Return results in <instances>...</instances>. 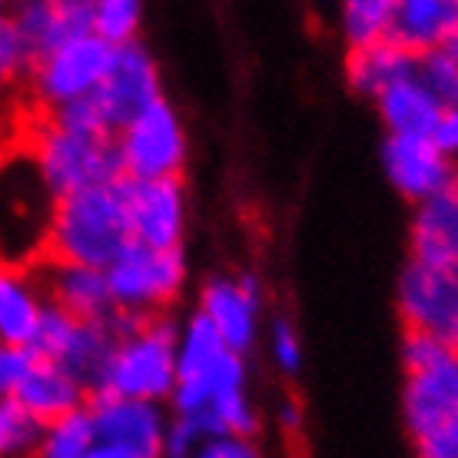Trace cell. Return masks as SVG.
Here are the masks:
<instances>
[{"mask_svg":"<svg viewBox=\"0 0 458 458\" xmlns=\"http://www.w3.org/2000/svg\"><path fill=\"white\" fill-rule=\"evenodd\" d=\"M143 7L137 0H93V37H100L106 47L137 44Z\"/></svg>","mask_w":458,"mask_h":458,"instance_id":"484cf974","label":"cell"},{"mask_svg":"<svg viewBox=\"0 0 458 458\" xmlns=\"http://www.w3.org/2000/svg\"><path fill=\"white\" fill-rule=\"evenodd\" d=\"M27 366H30V352L27 349L0 345V399H11Z\"/></svg>","mask_w":458,"mask_h":458,"instance_id":"e575fe53","label":"cell"},{"mask_svg":"<svg viewBox=\"0 0 458 458\" xmlns=\"http://www.w3.org/2000/svg\"><path fill=\"white\" fill-rule=\"evenodd\" d=\"M199 316L216 329L229 352L246 355L259 335V316H263V286L256 276H213L199 289Z\"/></svg>","mask_w":458,"mask_h":458,"instance_id":"7c38bea8","label":"cell"},{"mask_svg":"<svg viewBox=\"0 0 458 458\" xmlns=\"http://www.w3.org/2000/svg\"><path fill=\"white\" fill-rule=\"evenodd\" d=\"M269 352H273V362L279 366V372H286V376H296L302 369V339H299V329L293 326V319L279 316L273 322Z\"/></svg>","mask_w":458,"mask_h":458,"instance_id":"4dcf8cb0","label":"cell"},{"mask_svg":"<svg viewBox=\"0 0 458 458\" xmlns=\"http://www.w3.org/2000/svg\"><path fill=\"white\" fill-rule=\"evenodd\" d=\"M106 286L116 312L130 316H166L186 286L183 250H153V246H130V250L106 269Z\"/></svg>","mask_w":458,"mask_h":458,"instance_id":"5b68a950","label":"cell"},{"mask_svg":"<svg viewBox=\"0 0 458 458\" xmlns=\"http://www.w3.org/2000/svg\"><path fill=\"white\" fill-rule=\"evenodd\" d=\"M438 50H442V54H445L448 60H455V64H458V23H455V30L448 34V40L442 47H438Z\"/></svg>","mask_w":458,"mask_h":458,"instance_id":"74e56055","label":"cell"},{"mask_svg":"<svg viewBox=\"0 0 458 458\" xmlns=\"http://www.w3.org/2000/svg\"><path fill=\"white\" fill-rule=\"evenodd\" d=\"M87 405L97 425V445H110L130 458H163L170 422L163 405L116 395H90Z\"/></svg>","mask_w":458,"mask_h":458,"instance_id":"4fadbf2b","label":"cell"},{"mask_svg":"<svg viewBox=\"0 0 458 458\" xmlns=\"http://www.w3.org/2000/svg\"><path fill=\"white\" fill-rule=\"evenodd\" d=\"M382 166L395 193L409 203H425L428 196L445 190L458 176V166L448 163L428 137H386L382 143Z\"/></svg>","mask_w":458,"mask_h":458,"instance_id":"5bb4252c","label":"cell"},{"mask_svg":"<svg viewBox=\"0 0 458 458\" xmlns=\"http://www.w3.org/2000/svg\"><path fill=\"white\" fill-rule=\"evenodd\" d=\"M130 246H133V236H130L120 180H116L110 186L54 199L44 233V250L37 259L87 266V269L106 273Z\"/></svg>","mask_w":458,"mask_h":458,"instance_id":"6da1fadb","label":"cell"},{"mask_svg":"<svg viewBox=\"0 0 458 458\" xmlns=\"http://www.w3.org/2000/svg\"><path fill=\"white\" fill-rule=\"evenodd\" d=\"M246 392V359L229 352L199 312L183 322L176 335V389L173 415H199L223 395Z\"/></svg>","mask_w":458,"mask_h":458,"instance_id":"277c9868","label":"cell"},{"mask_svg":"<svg viewBox=\"0 0 458 458\" xmlns=\"http://www.w3.org/2000/svg\"><path fill=\"white\" fill-rule=\"evenodd\" d=\"M452 349H455V345L445 343V339H438V335L405 333V339H402V362H405V369H419V366H428V362L442 359V355H448Z\"/></svg>","mask_w":458,"mask_h":458,"instance_id":"d6a6232c","label":"cell"},{"mask_svg":"<svg viewBox=\"0 0 458 458\" xmlns=\"http://www.w3.org/2000/svg\"><path fill=\"white\" fill-rule=\"evenodd\" d=\"M402 412L409 436L419 438L448 415L458 412V352L428 362L419 369H405V392H402Z\"/></svg>","mask_w":458,"mask_h":458,"instance_id":"2e32d148","label":"cell"},{"mask_svg":"<svg viewBox=\"0 0 458 458\" xmlns=\"http://www.w3.org/2000/svg\"><path fill=\"white\" fill-rule=\"evenodd\" d=\"M419 458H458V412L448 415L445 422L428 428L425 436L412 438Z\"/></svg>","mask_w":458,"mask_h":458,"instance_id":"1f68e13d","label":"cell"},{"mask_svg":"<svg viewBox=\"0 0 458 458\" xmlns=\"http://www.w3.org/2000/svg\"><path fill=\"white\" fill-rule=\"evenodd\" d=\"M392 17H395V0H345L339 13L345 47L366 50L392 40Z\"/></svg>","mask_w":458,"mask_h":458,"instance_id":"cb8c5ba5","label":"cell"},{"mask_svg":"<svg viewBox=\"0 0 458 458\" xmlns=\"http://www.w3.org/2000/svg\"><path fill=\"white\" fill-rule=\"evenodd\" d=\"M11 17L37 60L67 40L93 34V0H27L13 4Z\"/></svg>","mask_w":458,"mask_h":458,"instance_id":"ac0fdd59","label":"cell"},{"mask_svg":"<svg viewBox=\"0 0 458 458\" xmlns=\"http://www.w3.org/2000/svg\"><path fill=\"white\" fill-rule=\"evenodd\" d=\"M90 100L97 106L100 120H104V126L116 137L130 120H137L143 110H149L157 100H163L160 67H157L153 54L140 40L116 47L104 83L97 87Z\"/></svg>","mask_w":458,"mask_h":458,"instance_id":"9c48e42d","label":"cell"},{"mask_svg":"<svg viewBox=\"0 0 458 458\" xmlns=\"http://www.w3.org/2000/svg\"><path fill=\"white\" fill-rule=\"evenodd\" d=\"M399 316L405 333H428L452 343L458 329V269L409 259L399 279Z\"/></svg>","mask_w":458,"mask_h":458,"instance_id":"8fae6325","label":"cell"},{"mask_svg":"<svg viewBox=\"0 0 458 458\" xmlns=\"http://www.w3.org/2000/svg\"><path fill=\"white\" fill-rule=\"evenodd\" d=\"M126 223L137 246L180 250L186 229L183 180H120Z\"/></svg>","mask_w":458,"mask_h":458,"instance_id":"30bf717a","label":"cell"},{"mask_svg":"<svg viewBox=\"0 0 458 458\" xmlns=\"http://www.w3.org/2000/svg\"><path fill=\"white\" fill-rule=\"evenodd\" d=\"M176 335L180 329L166 316L140 319L130 333L116 339L93 395H116L153 405L170 402L176 389Z\"/></svg>","mask_w":458,"mask_h":458,"instance_id":"3957f363","label":"cell"},{"mask_svg":"<svg viewBox=\"0 0 458 458\" xmlns=\"http://www.w3.org/2000/svg\"><path fill=\"white\" fill-rule=\"evenodd\" d=\"M409 252L415 263L458 269V176L445 190L415 207Z\"/></svg>","mask_w":458,"mask_h":458,"instance_id":"e0dca14e","label":"cell"},{"mask_svg":"<svg viewBox=\"0 0 458 458\" xmlns=\"http://www.w3.org/2000/svg\"><path fill=\"white\" fill-rule=\"evenodd\" d=\"M97 448V425L90 405L44 425V436L34 458H87Z\"/></svg>","mask_w":458,"mask_h":458,"instance_id":"d4e9b609","label":"cell"},{"mask_svg":"<svg viewBox=\"0 0 458 458\" xmlns=\"http://www.w3.org/2000/svg\"><path fill=\"white\" fill-rule=\"evenodd\" d=\"M110 319L81 322L73 319V316H67V312L47 306L40 329L34 335V345H30V355L67 369L70 376L81 378L83 386H87V392L93 395V389H97V382H100V376H104L106 369V359H110V352H114L116 345Z\"/></svg>","mask_w":458,"mask_h":458,"instance_id":"ba28073f","label":"cell"},{"mask_svg":"<svg viewBox=\"0 0 458 458\" xmlns=\"http://www.w3.org/2000/svg\"><path fill=\"white\" fill-rule=\"evenodd\" d=\"M110 60L114 47H106L100 37L83 34L77 40H67L37 60L27 81V93L40 114L87 100L104 83Z\"/></svg>","mask_w":458,"mask_h":458,"instance_id":"8992f818","label":"cell"},{"mask_svg":"<svg viewBox=\"0 0 458 458\" xmlns=\"http://www.w3.org/2000/svg\"><path fill=\"white\" fill-rule=\"evenodd\" d=\"M27 160L34 163L50 199H64V196L123 180L116 137L70 130L47 114H37L34 126H30Z\"/></svg>","mask_w":458,"mask_h":458,"instance_id":"7a4b0ae2","label":"cell"},{"mask_svg":"<svg viewBox=\"0 0 458 458\" xmlns=\"http://www.w3.org/2000/svg\"><path fill=\"white\" fill-rule=\"evenodd\" d=\"M37 283L44 289L47 306L67 312L81 322H106L114 316V299L106 286L104 269H87V266H67L37 259L34 263Z\"/></svg>","mask_w":458,"mask_h":458,"instance_id":"9a60e30c","label":"cell"},{"mask_svg":"<svg viewBox=\"0 0 458 458\" xmlns=\"http://www.w3.org/2000/svg\"><path fill=\"white\" fill-rule=\"evenodd\" d=\"M34 64V50H30L27 37L21 34V27L13 23L11 11H7V17H0V93H11L17 87L27 90Z\"/></svg>","mask_w":458,"mask_h":458,"instance_id":"4316f807","label":"cell"},{"mask_svg":"<svg viewBox=\"0 0 458 458\" xmlns=\"http://www.w3.org/2000/svg\"><path fill=\"white\" fill-rule=\"evenodd\" d=\"M207 428L193 415H170L166 422V442H163V458H193L196 448L203 445Z\"/></svg>","mask_w":458,"mask_h":458,"instance_id":"f546056e","label":"cell"},{"mask_svg":"<svg viewBox=\"0 0 458 458\" xmlns=\"http://www.w3.org/2000/svg\"><path fill=\"white\" fill-rule=\"evenodd\" d=\"M415 54L402 50L395 40L366 47V50H349L345 54V81L362 97H382L395 83L415 77Z\"/></svg>","mask_w":458,"mask_h":458,"instance_id":"7402d4cb","label":"cell"},{"mask_svg":"<svg viewBox=\"0 0 458 458\" xmlns=\"http://www.w3.org/2000/svg\"><path fill=\"white\" fill-rule=\"evenodd\" d=\"M44 425L13 399H0V458H34Z\"/></svg>","mask_w":458,"mask_h":458,"instance_id":"83f0119b","label":"cell"},{"mask_svg":"<svg viewBox=\"0 0 458 458\" xmlns=\"http://www.w3.org/2000/svg\"><path fill=\"white\" fill-rule=\"evenodd\" d=\"M299 422H302L299 405L296 402H286V405H283V425H286V428H299Z\"/></svg>","mask_w":458,"mask_h":458,"instance_id":"8d00e7d4","label":"cell"},{"mask_svg":"<svg viewBox=\"0 0 458 458\" xmlns=\"http://www.w3.org/2000/svg\"><path fill=\"white\" fill-rule=\"evenodd\" d=\"M116 153L126 180H183V120L166 97L116 133Z\"/></svg>","mask_w":458,"mask_h":458,"instance_id":"52a82bcc","label":"cell"},{"mask_svg":"<svg viewBox=\"0 0 458 458\" xmlns=\"http://www.w3.org/2000/svg\"><path fill=\"white\" fill-rule=\"evenodd\" d=\"M7 11H11V7H7V4H0V17H7Z\"/></svg>","mask_w":458,"mask_h":458,"instance_id":"ab89813d","label":"cell"},{"mask_svg":"<svg viewBox=\"0 0 458 458\" xmlns=\"http://www.w3.org/2000/svg\"><path fill=\"white\" fill-rule=\"evenodd\" d=\"M87 458H130V455H123V452H116V448H110V445H97Z\"/></svg>","mask_w":458,"mask_h":458,"instance_id":"f35d334b","label":"cell"},{"mask_svg":"<svg viewBox=\"0 0 458 458\" xmlns=\"http://www.w3.org/2000/svg\"><path fill=\"white\" fill-rule=\"evenodd\" d=\"M11 399L34 415L40 425H47L83 409L90 402V392H87V386H83L81 378L70 376L67 369L30 355V366L23 369V376Z\"/></svg>","mask_w":458,"mask_h":458,"instance_id":"ffe728a7","label":"cell"},{"mask_svg":"<svg viewBox=\"0 0 458 458\" xmlns=\"http://www.w3.org/2000/svg\"><path fill=\"white\" fill-rule=\"evenodd\" d=\"M376 106L386 123V137H432L438 116H442V106L415 77L395 83L382 97H376Z\"/></svg>","mask_w":458,"mask_h":458,"instance_id":"603a6c76","label":"cell"},{"mask_svg":"<svg viewBox=\"0 0 458 458\" xmlns=\"http://www.w3.org/2000/svg\"><path fill=\"white\" fill-rule=\"evenodd\" d=\"M458 23V0H395L392 40L415 57L445 44Z\"/></svg>","mask_w":458,"mask_h":458,"instance_id":"44dd1931","label":"cell"},{"mask_svg":"<svg viewBox=\"0 0 458 458\" xmlns=\"http://www.w3.org/2000/svg\"><path fill=\"white\" fill-rule=\"evenodd\" d=\"M452 345H455V352H458V329H455V335H452Z\"/></svg>","mask_w":458,"mask_h":458,"instance_id":"60d3db41","label":"cell"},{"mask_svg":"<svg viewBox=\"0 0 458 458\" xmlns=\"http://www.w3.org/2000/svg\"><path fill=\"white\" fill-rule=\"evenodd\" d=\"M428 140H432V147H436L448 163L458 166V106L442 110V116H438V123Z\"/></svg>","mask_w":458,"mask_h":458,"instance_id":"d590c367","label":"cell"},{"mask_svg":"<svg viewBox=\"0 0 458 458\" xmlns=\"http://www.w3.org/2000/svg\"><path fill=\"white\" fill-rule=\"evenodd\" d=\"M193 458H263L256 438L242 436H209L203 438V445L196 448Z\"/></svg>","mask_w":458,"mask_h":458,"instance_id":"836d02e7","label":"cell"},{"mask_svg":"<svg viewBox=\"0 0 458 458\" xmlns=\"http://www.w3.org/2000/svg\"><path fill=\"white\" fill-rule=\"evenodd\" d=\"M44 310L47 299L34 266L0 259V345L30 352Z\"/></svg>","mask_w":458,"mask_h":458,"instance_id":"d6986e66","label":"cell"},{"mask_svg":"<svg viewBox=\"0 0 458 458\" xmlns=\"http://www.w3.org/2000/svg\"><path fill=\"white\" fill-rule=\"evenodd\" d=\"M415 81L432 93V100H436L442 110L458 106V64L448 60L442 50L422 54V57L415 60Z\"/></svg>","mask_w":458,"mask_h":458,"instance_id":"f1b7e54d","label":"cell"}]
</instances>
